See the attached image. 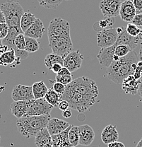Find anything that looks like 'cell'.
Instances as JSON below:
<instances>
[{"label":"cell","mask_w":142,"mask_h":147,"mask_svg":"<svg viewBox=\"0 0 142 147\" xmlns=\"http://www.w3.org/2000/svg\"><path fill=\"white\" fill-rule=\"evenodd\" d=\"M139 57L134 51H132L127 56L120 57L117 61H113L107 68V75L112 82L121 84L123 80L130 75H134L137 68Z\"/></svg>","instance_id":"6da1fadb"},{"label":"cell","mask_w":142,"mask_h":147,"mask_svg":"<svg viewBox=\"0 0 142 147\" xmlns=\"http://www.w3.org/2000/svg\"><path fill=\"white\" fill-rule=\"evenodd\" d=\"M50 118V115L24 117L17 119L16 127L22 137L30 139L31 137H36L38 132L46 128Z\"/></svg>","instance_id":"7a4b0ae2"},{"label":"cell","mask_w":142,"mask_h":147,"mask_svg":"<svg viewBox=\"0 0 142 147\" xmlns=\"http://www.w3.org/2000/svg\"><path fill=\"white\" fill-rule=\"evenodd\" d=\"M0 9L4 13L6 24L9 28H21L20 22L24 13V10L19 1L8 0L1 4Z\"/></svg>","instance_id":"3957f363"},{"label":"cell","mask_w":142,"mask_h":147,"mask_svg":"<svg viewBox=\"0 0 142 147\" xmlns=\"http://www.w3.org/2000/svg\"><path fill=\"white\" fill-rule=\"evenodd\" d=\"M65 36H70V26L68 21L60 17L53 18L47 28L48 40Z\"/></svg>","instance_id":"277c9868"},{"label":"cell","mask_w":142,"mask_h":147,"mask_svg":"<svg viewBox=\"0 0 142 147\" xmlns=\"http://www.w3.org/2000/svg\"><path fill=\"white\" fill-rule=\"evenodd\" d=\"M48 40L49 45L52 49V53L59 55L64 59L73 51V44L71 36L59 37Z\"/></svg>","instance_id":"5b68a950"},{"label":"cell","mask_w":142,"mask_h":147,"mask_svg":"<svg viewBox=\"0 0 142 147\" xmlns=\"http://www.w3.org/2000/svg\"><path fill=\"white\" fill-rule=\"evenodd\" d=\"M54 107L47 102L45 98L28 101V110L25 117L49 115Z\"/></svg>","instance_id":"8992f818"},{"label":"cell","mask_w":142,"mask_h":147,"mask_svg":"<svg viewBox=\"0 0 142 147\" xmlns=\"http://www.w3.org/2000/svg\"><path fill=\"white\" fill-rule=\"evenodd\" d=\"M119 34L116 28L102 29L97 33V44L100 48L112 47L116 43Z\"/></svg>","instance_id":"52a82bcc"},{"label":"cell","mask_w":142,"mask_h":147,"mask_svg":"<svg viewBox=\"0 0 142 147\" xmlns=\"http://www.w3.org/2000/svg\"><path fill=\"white\" fill-rule=\"evenodd\" d=\"M122 0H102L100 9L102 14L106 18H114L120 15Z\"/></svg>","instance_id":"ba28073f"},{"label":"cell","mask_w":142,"mask_h":147,"mask_svg":"<svg viewBox=\"0 0 142 147\" xmlns=\"http://www.w3.org/2000/svg\"><path fill=\"white\" fill-rule=\"evenodd\" d=\"M11 98L13 101H30L35 99L32 86L21 84L13 87L11 92Z\"/></svg>","instance_id":"9c48e42d"},{"label":"cell","mask_w":142,"mask_h":147,"mask_svg":"<svg viewBox=\"0 0 142 147\" xmlns=\"http://www.w3.org/2000/svg\"><path fill=\"white\" fill-rule=\"evenodd\" d=\"M83 56L79 50L72 51L64 59L63 67L68 69L71 72H74L81 67Z\"/></svg>","instance_id":"30bf717a"},{"label":"cell","mask_w":142,"mask_h":147,"mask_svg":"<svg viewBox=\"0 0 142 147\" xmlns=\"http://www.w3.org/2000/svg\"><path fill=\"white\" fill-rule=\"evenodd\" d=\"M137 15V11L131 0H125L121 4L120 10V16L122 21L132 23Z\"/></svg>","instance_id":"8fae6325"},{"label":"cell","mask_w":142,"mask_h":147,"mask_svg":"<svg viewBox=\"0 0 142 147\" xmlns=\"http://www.w3.org/2000/svg\"><path fill=\"white\" fill-rule=\"evenodd\" d=\"M79 145L84 146H90L95 139L94 130L88 125L79 127Z\"/></svg>","instance_id":"7c38bea8"},{"label":"cell","mask_w":142,"mask_h":147,"mask_svg":"<svg viewBox=\"0 0 142 147\" xmlns=\"http://www.w3.org/2000/svg\"><path fill=\"white\" fill-rule=\"evenodd\" d=\"M141 36V35L138 37H132L129 36L127 33L126 29H125V27L123 29V31L120 34H119L118 38H117V40L116 42L115 45L116 46L119 45H127L129 46L132 51H134V49L137 48L139 44L141 42L142 40Z\"/></svg>","instance_id":"4fadbf2b"},{"label":"cell","mask_w":142,"mask_h":147,"mask_svg":"<svg viewBox=\"0 0 142 147\" xmlns=\"http://www.w3.org/2000/svg\"><path fill=\"white\" fill-rule=\"evenodd\" d=\"M70 124L63 119L51 117L47 125V129L50 135H56L62 132L70 127Z\"/></svg>","instance_id":"5bb4252c"},{"label":"cell","mask_w":142,"mask_h":147,"mask_svg":"<svg viewBox=\"0 0 142 147\" xmlns=\"http://www.w3.org/2000/svg\"><path fill=\"white\" fill-rule=\"evenodd\" d=\"M116 45L114 44L112 47H107V48H101L97 55V58L99 61V63L103 67L108 68L110 66L113 62V57L114 56V50Z\"/></svg>","instance_id":"9a60e30c"},{"label":"cell","mask_w":142,"mask_h":147,"mask_svg":"<svg viewBox=\"0 0 142 147\" xmlns=\"http://www.w3.org/2000/svg\"><path fill=\"white\" fill-rule=\"evenodd\" d=\"M121 85L122 89L126 94L135 95L138 93L141 80H137L133 75H130L124 79Z\"/></svg>","instance_id":"2e32d148"},{"label":"cell","mask_w":142,"mask_h":147,"mask_svg":"<svg viewBox=\"0 0 142 147\" xmlns=\"http://www.w3.org/2000/svg\"><path fill=\"white\" fill-rule=\"evenodd\" d=\"M45 31V28L42 21L39 18H36V21L24 33V35H25L26 37L38 40L42 38Z\"/></svg>","instance_id":"e0dca14e"},{"label":"cell","mask_w":142,"mask_h":147,"mask_svg":"<svg viewBox=\"0 0 142 147\" xmlns=\"http://www.w3.org/2000/svg\"><path fill=\"white\" fill-rule=\"evenodd\" d=\"M101 139L102 142L107 145L117 142L119 139V133L117 130V127L114 125H107L101 133Z\"/></svg>","instance_id":"ac0fdd59"},{"label":"cell","mask_w":142,"mask_h":147,"mask_svg":"<svg viewBox=\"0 0 142 147\" xmlns=\"http://www.w3.org/2000/svg\"><path fill=\"white\" fill-rule=\"evenodd\" d=\"M12 115L17 119L25 117L28 110V101H13L10 105Z\"/></svg>","instance_id":"d6986e66"},{"label":"cell","mask_w":142,"mask_h":147,"mask_svg":"<svg viewBox=\"0 0 142 147\" xmlns=\"http://www.w3.org/2000/svg\"><path fill=\"white\" fill-rule=\"evenodd\" d=\"M35 144L37 147H53L52 136L47 128L38 133L35 137Z\"/></svg>","instance_id":"ffe728a7"},{"label":"cell","mask_w":142,"mask_h":147,"mask_svg":"<svg viewBox=\"0 0 142 147\" xmlns=\"http://www.w3.org/2000/svg\"><path fill=\"white\" fill-rule=\"evenodd\" d=\"M21 59L16 57V52L13 49H9L7 51L0 54V66H11L16 62L20 64Z\"/></svg>","instance_id":"44dd1931"},{"label":"cell","mask_w":142,"mask_h":147,"mask_svg":"<svg viewBox=\"0 0 142 147\" xmlns=\"http://www.w3.org/2000/svg\"><path fill=\"white\" fill-rule=\"evenodd\" d=\"M71 125L69 127L62 132L52 136L53 147H72L70 144L68 137L69 131L71 128Z\"/></svg>","instance_id":"7402d4cb"},{"label":"cell","mask_w":142,"mask_h":147,"mask_svg":"<svg viewBox=\"0 0 142 147\" xmlns=\"http://www.w3.org/2000/svg\"><path fill=\"white\" fill-rule=\"evenodd\" d=\"M32 88H33V93L35 99L45 98V95H46L49 89L47 87L46 84L42 81L35 82L32 86Z\"/></svg>","instance_id":"603a6c76"},{"label":"cell","mask_w":142,"mask_h":147,"mask_svg":"<svg viewBox=\"0 0 142 147\" xmlns=\"http://www.w3.org/2000/svg\"><path fill=\"white\" fill-rule=\"evenodd\" d=\"M36 16L30 12H24L20 22V27L23 33H25L36 20Z\"/></svg>","instance_id":"cb8c5ba5"},{"label":"cell","mask_w":142,"mask_h":147,"mask_svg":"<svg viewBox=\"0 0 142 147\" xmlns=\"http://www.w3.org/2000/svg\"><path fill=\"white\" fill-rule=\"evenodd\" d=\"M45 99L49 104L55 107H58L59 102L62 100V96L59 95L53 90L52 88L48 89L45 96Z\"/></svg>","instance_id":"d4e9b609"},{"label":"cell","mask_w":142,"mask_h":147,"mask_svg":"<svg viewBox=\"0 0 142 147\" xmlns=\"http://www.w3.org/2000/svg\"><path fill=\"white\" fill-rule=\"evenodd\" d=\"M55 64H60L63 65L64 58L59 55L55 54V53H50V54L47 55L45 58V67L48 69L51 70L52 66Z\"/></svg>","instance_id":"484cf974"},{"label":"cell","mask_w":142,"mask_h":147,"mask_svg":"<svg viewBox=\"0 0 142 147\" xmlns=\"http://www.w3.org/2000/svg\"><path fill=\"white\" fill-rule=\"evenodd\" d=\"M69 141L72 147H76L79 145V127L71 125L68 134Z\"/></svg>","instance_id":"4316f807"},{"label":"cell","mask_w":142,"mask_h":147,"mask_svg":"<svg viewBox=\"0 0 142 147\" xmlns=\"http://www.w3.org/2000/svg\"><path fill=\"white\" fill-rule=\"evenodd\" d=\"M26 37V36H25ZM26 51L28 53L37 52L40 49V43L36 39L26 37Z\"/></svg>","instance_id":"83f0119b"},{"label":"cell","mask_w":142,"mask_h":147,"mask_svg":"<svg viewBox=\"0 0 142 147\" xmlns=\"http://www.w3.org/2000/svg\"><path fill=\"white\" fill-rule=\"evenodd\" d=\"M41 7L46 9H57L63 0H37Z\"/></svg>","instance_id":"f1b7e54d"},{"label":"cell","mask_w":142,"mask_h":147,"mask_svg":"<svg viewBox=\"0 0 142 147\" xmlns=\"http://www.w3.org/2000/svg\"><path fill=\"white\" fill-rule=\"evenodd\" d=\"M125 29L127 33L132 37H138L142 34L141 27L137 26L132 23H128L127 26L125 27Z\"/></svg>","instance_id":"f546056e"},{"label":"cell","mask_w":142,"mask_h":147,"mask_svg":"<svg viewBox=\"0 0 142 147\" xmlns=\"http://www.w3.org/2000/svg\"><path fill=\"white\" fill-rule=\"evenodd\" d=\"M132 51V49L129 46L127 45H119L116 46L115 50H114V55L118 56L119 57H123L129 55Z\"/></svg>","instance_id":"4dcf8cb0"},{"label":"cell","mask_w":142,"mask_h":147,"mask_svg":"<svg viewBox=\"0 0 142 147\" xmlns=\"http://www.w3.org/2000/svg\"><path fill=\"white\" fill-rule=\"evenodd\" d=\"M97 24L102 29H105L107 28H110V27L114 24V19L113 18H106L105 19L99 21L98 22H97Z\"/></svg>","instance_id":"1f68e13d"},{"label":"cell","mask_w":142,"mask_h":147,"mask_svg":"<svg viewBox=\"0 0 142 147\" xmlns=\"http://www.w3.org/2000/svg\"><path fill=\"white\" fill-rule=\"evenodd\" d=\"M55 81L56 82L61 83V84L67 86L73 81L72 75L71 76H59V75H57L55 77Z\"/></svg>","instance_id":"d6a6232c"},{"label":"cell","mask_w":142,"mask_h":147,"mask_svg":"<svg viewBox=\"0 0 142 147\" xmlns=\"http://www.w3.org/2000/svg\"><path fill=\"white\" fill-rule=\"evenodd\" d=\"M53 90L57 93L59 95H61V96H63L64 93H65V89H66V86L63 85L62 84L59 82H55L54 84H53L52 86Z\"/></svg>","instance_id":"836d02e7"},{"label":"cell","mask_w":142,"mask_h":147,"mask_svg":"<svg viewBox=\"0 0 142 147\" xmlns=\"http://www.w3.org/2000/svg\"><path fill=\"white\" fill-rule=\"evenodd\" d=\"M9 30V28L6 23L0 24V36H1V40L4 39L7 36Z\"/></svg>","instance_id":"e575fe53"},{"label":"cell","mask_w":142,"mask_h":147,"mask_svg":"<svg viewBox=\"0 0 142 147\" xmlns=\"http://www.w3.org/2000/svg\"><path fill=\"white\" fill-rule=\"evenodd\" d=\"M132 23L135 24L137 26L142 27V13H139V14L136 15Z\"/></svg>","instance_id":"d590c367"},{"label":"cell","mask_w":142,"mask_h":147,"mask_svg":"<svg viewBox=\"0 0 142 147\" xmlns=\"http://www.w3.org/2000/svg\"><path fill=\"white\" fill-rule=\"evenodd\" d=\"M58 108H59V110L63 112L69 108V102L67 100H62L59 102V105H58Z\"/></svg>","instance_id":"8d00e7d4"},{"label":"cell","mask_w":142,"mask_h":147,"mask_svg":"<svg viewBox=\"0 0 142 147\" xmlns=\"http://www.w3.org/2000/svg\"><path fill=\"white\" fill-rule=\"evenodd\" d=\"M133 76H134V78H135L136 79H137V80H141L142 79V67H139V66H137V68L136 69Z\"/></svg>","instance_id":"74e56055"},{"label":"cell","mask_w":142,"mask_h":147,"mask_svg":"<svg viewBox=\"0 0 142 147\" xmlns=\"http://www.w3.org/2000/svg\"><path fill=\"white\" fill-rule=\"evenodd\" d=\"M133 3V5L135 7L136 11L137 12L142 10V0H131Z\"/></svg>","instance_id":"f35d334b"},{"label":"cell","mask_w":142,"mask_h":147,"mask_svg":"<svg viewBox=\"0 0 142 147\" xmlns=\"http://www.w3.org/2000/svg\"><path fill=\"white\" fill-rule=\"evenodd\" d=\"M57 75H59V76H71V72L66 67H62V68L59 70Z\"/></svg>","instance_id":"ab89813d"},{"label":"cell","mask_w":142,"mask_h":147,"mask_svg":"<svg viewBox=\"0 0 142 147\" xmlns=\"http://www.w3.org/2000/svg\"><path fill=\"white\" fill-rule=\"evenodd\" d=\"M62 67H63V65H62V64H54V65L52 66V67L51 70L54 73L57 74L59 71V70H60L62 68Z\"/></svg>","instance_id":"60d3db41"},{"label":"cell","mask_w":142,"mask_h":147,"mask_svg":"<svg viewBox=\"0 0 142 147\" xmlns=\"http://www.w3.org/2000/svg\"><path fill=\"white\" fill-rule=\"evenodd\" d=\"M108 147H125V145L122 142H120L117 141V142H112V143L108 144Z\"/></svg>","instance_id":"b9f144b4"},{"label":"cell","mask_w":142,"mask_h":147,"mask_svg":"<svg viewBox=\"0 0 142 147\" xmlns=\"http://www.w3.org/2000/svg\"><path fill=\"white\" fill-rule=\"evenodd\" d=\"M62 115L63 116V117H65V118H70L71 117V115H72V113H71V110L68 109L62 112Z\"/></svg>","instance_id":"7bdbcfd3"},{"label":"cell","mask_w":142,"mask_h":147,"mask_svg":"<svg viewBox=\"0 0 142 147\" xmlns=\"http://www.w3.org/2000/svg\"><path fill=\"white\" fill-rule=\"evenodd\" d=\"M4 23H6L5 16H4V14L2 11H1V9H0V24H4Z\"/></svg>","instance_id":"ee69618b"},{"label":"cell","mask_w":142,"mask_h":147,"mask_svg":"<svg viewBox=\"0 0 142 147\" xmlns=\"http://www.w3.org/2000/svg\"><path fill=\"white\" fill-rule=\"evenodd\" d=\"M138 93H139V95L140 98H141V100L142 101V79H141V85H140V87H139V89Z\"/></svg>","instance_id":"f6af8a7d"},{"label":"cell","mask_w":142,"mask_h":147,"mask_svg":"<svg viewBox=\"0 0 142 147\" xmlns=\"http://www.w3.org/2000/svg\"><path fill=\"white\" fill-rule=\"evenodd\" d=\"M139 60L142 61V41L140 43V49H139Z\"/></svg>","instance_id":"bcb514c9"},{"label":"cell","mask_w":142,"mask_h":147,"mask_svg":"<svg viewBox=\"0 0 142 147\" xmlns=\"http://www.w3.org/2000/svg\"><path fill=\"white\" fill-rule=\"evenodd\" d=\"M137 147H142V139H141V140L139 142V143L137 144Z\"/></svg>","instance_id":"7dc6e473"},{"label":"cell","mask_w":142,"mask_h":147,"mask_svg":"<svg viewBox=\"0 0 142 147\" xmlns=\"http://www.w3.org/2000/svg\"><path fill=\"white\" fill-rule=\"evenodd\" d=\"M120 57H119L118 56H117V55H114V57H113V61H117V60H119V59H120Z\"/></svg>","instance_id":"c3c4849f"},{"label":"cell","mask_w":142,"mask_h":147,"mask_svg":"<svg viewBox=\"0 0 142 147\" xmlns=\"http://www.w3.org/2000/svg\"><path fill=\"white\" fill-rule=\"evenodd\" d=\"M0 142H1V136H0Z\"/></svg>","instance_id":"681fc988"},{"label":"cell","mask_w":142,"mask_h":147,"mask_svg":"<svg viewBox=\"0 0 142 147\" xmlns=\"http://www.w3.org/2000/svg\"><path fill=\"white\" fill-rule=\"evenodd\" d=\"M141 40H142V34H141Z\"/></svg>","instance_id":"f907efd6"},{"label":"cell","mask_w":142,"mask_h":147,"mask_svg":"<svg viewBox=\"0 0 142 147\" xmlns=\"http://www.w3.org/2000/svg\"><path fill=\"white\" fill-rule=\"evenodd\" d=\"M66 1H69V0H66Z\"/></svg>","instance_id":"816d5d0a"},{"label":"cell","mask_w":142,"mask_h":147,"mask_svg":"<svg viewBox=\"0 0 142 147\" xmlns=\"http://www.w3.org/2000/svg\"><path fill=\"white\" fill-rule=\"evenodd\" d=\"M0 147H1V146H0Z\"/></svg>","instance_id":"f5cc1de1"}]
</instances>
